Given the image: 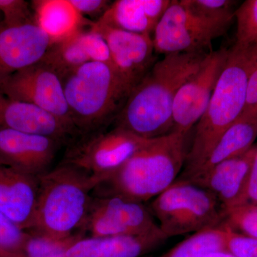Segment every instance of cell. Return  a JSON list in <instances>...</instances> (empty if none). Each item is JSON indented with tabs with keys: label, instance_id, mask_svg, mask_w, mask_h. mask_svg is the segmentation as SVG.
<instances>
[{
	"label": "cell",
	"instance_id": "obj_1",
	"mask_svg": "<svg viewBox=\"0 0 257 257\" xmlns=\"http://www.w3.org/2000/svg\"><path fill=\"white\" fill-rule=\"evenodd\" d=\"M209 54H170L157 60L130 92L115 126L147 140L172 133L177 93Z\"/></svg>",
	"mask_w": 257,
	"mask_h": 257
},
{
	"label": "cell",
	"instance_id": "obj_2",
	"mask_svg": "<svg viewBox=\"0 0 257 257\" xmlns=\"http://www.w3.org/2000/svg\"><path fill=\"white\" fill-rule=\"evenodd\" d=\"M188 135L172 132L149 140L116 173L97 187L104 188L101 196L143 203L160 195L175 182L185 165Z\"/></svg>",
	"mask_w": 257,
	"mask_h": 257
},
{
	"label": "cell",
	"instance_id": "obj_3",
	"mask_svg": "<svg viewBox=\"0 0 257 257\" xmlns=\"http://www.w3.org/2000/svg\"><path fill=\"white\" fill-rule=\"evenodd\" d=\"M255 49L234 45L215 89L194 128L181 180L197 170L226 130L239 119L244 109L246 84Z\"/></svg>",
	"mask_w": 257,
	"mask_h": 257
},
{
	"label": "cell",
	"instance_id": "obj_4",
	"mask_svg": "<svg viewBox=\"0 0 257 257\" xmlns=\"http://www.w3.org/2000/svg\"><path fill=\"white\" fill-rule=\"evenodd\" d=\"M101 183V179L64 163L40 176L35 219L28 232L52 239L75 234L87 216L91 192Z\"/></svg>",
	"mask_w": 257,
	"mask_h": 257
},
{
	"label": "cell",
	"instance_id": "obj_5",
	"mask_svg": "<svg viewBox=\"0 0 257 257\" xmlns=\"http://www.w3.org/2000/svg\"><path fill=\"white\" fill-rule=\"evenodd\" d=\"M62 83L74 126L84 135L114 119L132 92L111 66L101 62L83 64Z\"/></svg>",
	"mask_w": 257,
	"mask_h": 257
},
{
	"label": "cell",
	"instance_id": "obj_6",
	"mask_svg": "<svg viewBox=\"0 0 257 257\" xmlns=\"http://www.w3.org/2000/svg\"><path fill=\"white\" fill-rule=\"evenodd\" d=\"M152 214L168 238L216 228L223 207L214 194L184 180L175 181L152 201Z\"/></svg>",
	"mask_w": 257,
	"mask_h": 257
},
{
	"label": "cell",
	"instance_id": "obj_7",
	"mask_svg": "<svg viewBox=\"0 0 257 257\" xmlns=\"http://www.w3.org/2000/svg\"><path fill=\"white\" fill-rule=\"evenodd\" d=\"M230 26L203 18L181 0H172L152 36L155 52L164 56L211 53L213 41L224 35Z\"/></svg>",
	"mask_w": 257,
	"mask_h": 257
},
{
	"label": "cell",
	"instance_id": "obj_8",
	"mask_svg": "<svg viewBox=\"0 0 257 257\" xmlns=\"http://www.w3.org/2000/svg\"><path fill=\"white\" fill-rule=\"evenodd\" d=\"M148 140L117 126L107 132L98 130L72 145L66 153L63 163L101 179L103 183Z\"/></svg>",
	"mask_w": 257,
	"mask_h": 257
},
{
	"label": "cell",
	"instance_id": "obj_9",
	"mask_svg": "<svg viewBox=\"0 0 257 257\" xmlns=\"http://www.w3.org/2000/svg\"><path fill=\"white\" fill-rule=\"evenodd\" d=\"M0 89L15 100L46 111L74 135L79 134L66 100L62 79L41 61L0 79Z\"/></svg>",
	"mask_w": 257,
	"mask_h": 257
},
{
	"label": "cell",
	"instance_id": "obj_10",
	"mask_svg": "<svg viewBox=\"0 0 257 257\" xmlns=\"http://www.w3.org/2000/svg\"><path fill=\"white\" fill-rule=\"evenodd\" d=\"M159 227L143 203L99 196L92 198L81 228L90 237H104L143 234Z\"/></svg>",
	"mask_w": 257,
	"mask_h": 257
},
{
	"label": "cell",
	"instance_id": "obj_11",
	"mask_svg": "<svg viewBox=\"0 0 257 257\" xmlns=\"http://www.w3.org/2000/svg\"><path fill=\"white\" fill-rule=\"evenodd\" d=\"M229 50L213 51L179 89L173 107V132L189 135L201 119L226 65Z\"/></svg>",
	"mask_w": 257,
	"mask_h": 257
},
{
	"label": "cell",
	"instance_id": "obj_12",
	"mask_svg": "<svg viewBox=\"0 0 257 257\" xmlns=\"http://www.w3.org/2000/svg\"><path fill=\"white\" fill-rule=\"evenodd\" d=\"M91 29L104 37L109 47L111 67L133 90L157 62L152 37L107 26L91 24Z\"/></svg>",
	"mask_w": 257,
	"mask_h": 257
},
{
	"label": "cell",
	"instance_id": "obj_13",
	"mask_svg": "<svg viewBox=\"0 0 257 257\" xmlns=\"http://www.w3.org/2000/svg\"><path fill=\"white\" fill-rule=\"evenodd\" d=\"M62 144L44 135L0 128V165L40 177L48 172Z\"/></svg>",
	"mask_w": 257,
	"mask_h": 257
},
{
	"label": "cell",
	"instance_id": "obj_14",
	"mask_svg": "<svg viewBox=\"0 0 257 257\" xmlns=\"http://www.w3.org/2000/svg\"><path fill=\"white\" fill-rule=\"evenodd\" d=\"M256 149L257 145H253L242 155L225 160L207 172L184 181L214 194L223 209L241 205Z\"/></svg>",
	"mask_w": 257,
	"mask_h": 257
},
{
	"label": "cell",
	"instance_id": "obj_15",
	"mask_svg": "<svg viewBox=\"0 0 257 257\" xmlns=\"http://www.w3.org/2000/svg\"><path fill=\"white\" fill-rule=\"evenodd\" d=\"M52 44L36 23L8 26L0 23V79L42 60Z\"/></svg>",
	"mask_w": 257,
	"mask_h": 257
},
{
	"label": "cell",
	"instance_id": "obj_16",
	"mask_svg": "<svg viewBox=\"0 0 257 257\" xmlns=\"http://www.w3.org/2000/svg\"><path fill=\"white\" fill-rule=\"evenodd\" d=\"M39 177L0 165V213L24 231L33 226Z\"/></svg>",
	"mask_w": 257,
	"mask_h": 257
},
{
	"label": "cell",
	"instance_id": "obj_17",
	"mask_svg": "<svg viewBox=\"0 0 257 257\" xmlns=\"http://www.w3.org/2000/svg\"><path fill=\"white\" fill-rule=\"evenodd\" d=\"M169 238L160 227L143 234L82 237L67 251L69 257H143Z\"/></svg>",
	"mask_w": 257,
	"mask_h": 257
},
{
	"label": "cell",
	"instance_id": "obj_18",
	"mask_svg": "<svg viewBox=\"0 0 257 257\" xmlns=\"http://www.w3.org/2000/svg\"><path fill=\"white\" fill-rule=\"evenodd\" d=\"M0 128L50 137L66 143L73 133L37 106L15 100L0 89Z\"/></svg>",
	"mask_w": 257,
	"mask_h": 257
},
{
	"label": "cell",
	"instance_id": "obj_19",
	"mask_svg": "<svg viewBox=\"0 0 257 257\" xmlns=\"http://www.w3.org/2000/svg\"><path fill=\"white\" fill-rule=\"evenodd\" d=\"M171 0H117L97 22L124 31L153 36Z\"/></svg>",
	"mask_w": 257,
	"mask_h": 257
},
{
	"label": "cell",
	"instance_id": "obj_20",
	"mask_svg": "<svg viewBox=\"0 0 257 257\" xmlns=\"http://www.w3.org/2000/svg\"><path fill=\"white\" fill-rule=\"evenodd\" d=\"M257 138V117L241 115L223 135L202 165L186 179L207 172L214 166L248 151ZM180 180V179H179Z\"/></svg>",
	"mask_w": 257,
	"mask_h": 257
},
{
	"label": "cell",
	"instance_id": "obj_21",
	"mask_svg": "<svg viewBox=\"0 0 257 257\" xmlns=\"http://www.w3.org/2000/svg\"><path fill=\"white\" fill-rule=\"evenodd\" d=\"M35 23L52 42L73 35L80 30L82 17L69 0H37L32 2Z\"/></svg>",
	"mask_w": 257,
	"mask_h": 257
},
{
	"label": "cell",
	"instance_id": "obj_22",
	"mask_svg": "<svg viewBox=\"0 0 257 257\" xmlns=\"http://www.w3.org/2000/svg\"><path fill=\"white\" fill-rule=\"evenodd\" d=\"M80 30L66 38L52 42L40 60L53 69L62 80L67 74L90 62L79 40Z\"/></svg>",
	"mask_w": 257,
	"mask_h": 257
},
{
	"label": "cell",
	"instance_id": "obj_23",
	"mask_svg": "<svg viewBox=\"0 0 257 257\" xmlns=\"http://www.w3.org/2000/svg\"><path fill=\"white\" fill-rule=\"evenodd\" d=\"M216 251H226L221 225L194 233L161 257H204Z\"/></svg>",
	"mask_w": 257,
	"mask_h": 257
},
{
	"label": "cell",
	"instance_id": "obj_24",
	"mask_svg": "<svg viewBox=\"0 0 257 257\" xmlns=\"http://www.w3.org/2000/svg\"><path fill=\"white\" fill-rule=\"evenodd\" d=\"M30 233L25 243V257H69L67 251L74 243L84 237L82 232L62 239H52L45 236Z\"/></svg>",
	"mask_w": 257,
	"mask_h": 257
},
{
	"label": "cell",
	"instance_id": "obj_25",
	"mask_svg": "<svg viewBox=\"0 0 257 257\" xmlns=\"http://www.w3.org/2000/svg\"><path fill=\"white\" fill-rule=\"evenodd\" d=\"M236 20L235 45L257 48V0H246L235 11Z\"/></svg>",
	"mask_w": 257,
	"mask_h": 257
},
{
	"label": "cell",
	"instance_id": "obj_26",
	"mask_svg": "<svg viewBox=\"0 0 257 257\" xmlns=\"http://www.w3.org/2000/svg\"><path fill=\"white\" fill-rule=\"evenodd\" d=\"M194 14L211 21L231 25L235 19L234 5L230 0H181Z\"/></svg>",
	"mask_w": 257,
	"mask_h": 257
},
{
	"label": "cell",
	"instance_id": "obj_27",
	"mask_svg": "<svg viewBox=\"0 0 257 257\" xmlns=\"http://www.w3.org/2000/svg\"><path fill=\"white\" fill-rule=\"evenodd\" d=\"M30 233L24 231L0 213V257H25Z\"/></svg>",
	"mask_w": 257,
	"mask_h": 257
},
{
	"label": "cell",
	"instance_id": "obj_28",
	"mask_svg": "<svg viewBox=\"0 0 257 257\" xmlns=\"http://www.w3.org/2000/svg\"><path fill=\"white\" fill-rule=\"evenodd\" d=\"M222 224L236 232L257 238V205L241 204L223 209Z\"/></svg>",
	"mask_w": 257,
	"mask_h": 257
},
{
	"label": "cell",
	"instance_id": "obj_29",
	"mask_svg": "<svg viewBox=\"0 0 257 257\" xmlns=\"http://www.w3.org/2000/svg\"><path fill=\"white\" fill-rule=\"evenodd\" d=\"M79 37L83 49L90 62H101L111 67L109 47L104 37L99 32L91 28L89 31L80 30Z\"/></svg>",
	"mask_w": 257,
	"mask_h": 257
},
{
	"label": "cell",
	"instance_id": "obj_30",
	"mask_svg": "<svg viewBox=\"0 0 257 257\" xmlns=\"http://www.w3.org/2000/svg\"><path fill=\"white\" fill-rule=\"evenodd\" d=\"M221 226L226 251L237 257H257V238L236 232L224 224Z\"/></svg>",
	"mask_w": 257,
	"mask_h": 257
},
{
	"label": "cell",
	"instance_id": "obj_31",
	"mask_svg": "<svg viewBox=\"0 0 257 257\" xmlns=\"http://www.w3.org/2000/svg\"><path fill=\"white\" fill-rule=\"evenodd\" d=\"M0 13L3 23L8 26L35 23L30 3L24 0H0Z\"/></svg>",
	"mask_w": 257,
	"mask_h": 257
},
{
	"label": "cell",
	"instance_id": "obj_32",
	"mask_svg": "<svg viewBox=\"0 0 257 257\" xmlns=\"http://www.w3.org/2000/svg\"><path fill=\"white\" fill-rule=\"evenodd\" d=\"M256 50V49H255ZM257 111V52L253 55L246 84V100L242 114L251 116Z\"/></svg>",
	"mask_w": 257,
	"mask_h": 257
},
{
	"label": "cell",
	"instance_id": "obj_33",
	"mask_svg": "<svg viewBox=\"0 0 257 257\" xmlns=\"http://www.w3.org/2000/svg\"><path fill=\"white\" fill-rule=\"evenodd\" d=\"M69 3L81 16H99V19L111 4L110 1L106 0H69Z\"/></svg>",
	"mask_w": 257,
	"mask_h": 257
},
{
	"label": "cell",
	"instance_id": "obj_34",
	"mask_svg": "<svg viewBox=\"0 0 257 257\" xmlns=\"http://www.w3.org/2000/svg\"><path fill=\"white\" fill-rule=\"evenodd\" d=\"M257 205V149L253 158L243 204Z\"/></svg>",
	"mask_w": 257,
	"mask_h": 257
},
{
	"label": "cell",
	"instance_id": "obj_35",
	"mask_svg": "<svg viewBox=\"0 0 257 257\" xmlns=\"http://www.w3.org/2000/svg\"><path fill=\"white\" fill-rule=\"evenodd\" d=\"M204 257H237L226 251H216L207 253Z\"/></svg>",
	"mask_w": 257,
	"mask_h": 257
},
{
	"label": "cell",
	"instance_id": "obj_36",
	"mask_svg": "<svg viewBox=\"0 0 257 257\" xmlns=\"http://www.w3.org/2000/svg\"><path fill=\"white\" fill-rule=\"evenodd\" d=\"M3 15H2L1 13H0V23H1V22L3 21Z\"/></svg>",
	"mask_w": 257,
	"mask_h": 257
},
{
	"label": "cell",
	"instance_id": "obj_37",
	"mask_svg": "<svg viewBox=\"0 0 257 257\" xmlns=\"http://www.w3.org/2000/svg\"><path fill=\"white\" fill-rule=\"evenodd\" d=\"M243 116H245V115H243ZM251 116H256V117H257V111H256V113H255V114H253V115H251Z\"/></svg>",
	"mask_w": 257,
	"mask_h": 257
},
{
	"label": "cell",
	"instance_id": "obj_38",
	"mask_svg": "<svg viewBox=\"0 0 257 257\" xmlns=\"http://www.w3.org/2000/svg\"><path fill=\"white\" fill-rule=\"evenodd\" d=\"M256 50V52H257V48H256V50Z\"/></svg>",
	"mask_w": 257,
	"mask_h": 257
}]
</instances>
